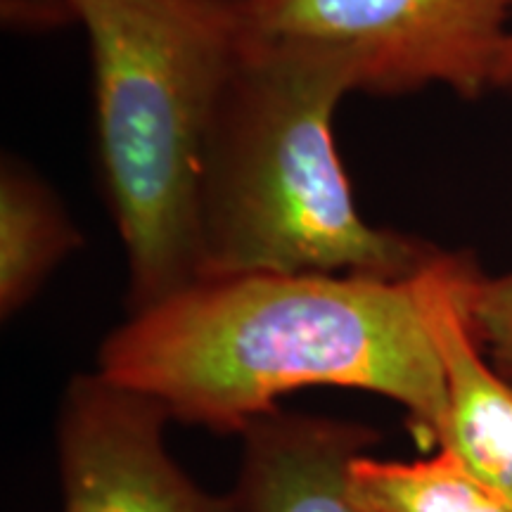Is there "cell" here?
<instances>
[{
  "label": "cell",
  "instance_id": "obj_11",
  "mask_svg": "<svg viewBox=\"0 0 512 512\" xmlns=\"http://www.w3.org/2000/svg\"><path fill=\"white\" fill-rule=\"evenodd\" d=\"M3 17L17 27H53L74 19L64 0H3Z\"/></svg>",
  "mask_w": 512,
  "mask_h": 512
},
{
  "label": "cell",
  "instance_id": "obj_12",
  "mask_svg": "<svg viewBox=\"0 0 512 512\" xmlns=\"http://www.w3.org/2000/svg\"><path fill=\"white\" fill-rule=\"evenodd\" d=\"M498 91L512 93V36H510L508 50H505V57H503L501 79H498Z\"/></svg>",
  "mask_w": 512,
  "mask_h": 512
},
{
  "label": "cell",
  "instance_id": "obj_3",
  "mask_svg": "<svg viewBox=\"0 0 512 512\" xmlns=\"http://www.w3.org/2000/svg\"><path fill=\"white\" fill-rule=\"evenodd\" d=\"M91 43L107 204L128 264L126 311L202 278L197 185L235 57L238 0H64Z\"/></svg>",
  "mask_w": 512,
  "mask_h": 512
},
{
  "label": "cell",
  "instance_id": "obj_9",
  "mask_svg": "<svg viewBox=\"0 0 512 512\" xmlns=\"http://www.w3.org/2000/svg\"><path fill=\"white\" fill-rule=\"evenodd\" d=\"M349 491L370 512H512L510 496L446 448L413 463L363 453L349 467Z\"/></svg>",
  "mask_w": 512,
  "mask_h": 512
},
{
  "label": "cell",
  "instance_id": "obj_8",
  "mask_svg": "<svg viewBox=\"0 0 512 512\" xmlns=\"http://www.w3.org/2000/svg\"><path fill=\"white\" fill-rule=\"evenodd\" d=\"M55 192L27 164L3 157L0 169V313L8 320L46 285L50 273L81 247Z\"/></svg>",
  "mask_w": 512,
  "mask_h": 512
},
{
  "label": "cell",
  "instance_id": "obj_4",
  "mask_svg": "<svg viewBox=\"0 0 512 512\" xmlns=\"http://www.w3.org/2000/svg\"><path fill=\"white\" fill-rule=\"evenodd\" d=\"M242 36L339 55L356 93L498 91L512 0H238Z\"/></svg>",
  "mask_w": 512,
  "mask_h": 512
},
{
  "label": "cell",
  "instance_id": "obj_5",
  "mask_svg": "<svg viewBox=\"0 0 512 512\" xmlns=\"http://www.w3.org/2000/svg\"><path fill=\"white\" fill-rule=\"evenodd\" d=\"M169 420L162 403L102 373L74 377L57 422L64 512H238L171 458Z\"/></svg>",
  "mask_w": 512,
  "mask_h": 512
},
{
  "label": "cell",
  "instance_id": "obj_7",
  "mask_svg": "<svg viewBox=\"0 0 512 512\" xmlns=\"http://www.w3.org/2000/svg\"><path fill=\"white\" fill-rule=\"evenodd\" d=\"M482 273L467 252H448L432 304L444 370L446 448L486 484L512 498V380L484 354L470 323L472 285Z\"/></svg>",
  "mask_w": 512,
  "mask_h": 512
},
{
  "label": "cell",
  "instance_id": "obj_2",
  "mask_svg": "<svg viewBox=\"0 0 512 512\" xmlns=\"http://www.w3.org/2000/svg\"><path fill=\"white\" fill-rule=\"evenodd\" d=\"M356 76L339 55L240 38L207 140L202 278L325 273L411 278L444 249L368 223L339 159L335 114Z\"/></svg>",
  "mask_w": 512,
  "mask_h": 512
},
{
  "label": "cell",
  "instance_id": "obj_1",
  "mask_svg": "<svg viewBox=\"0 0 512 512\" xmlns=\"http://www.w3.org/2000/svg\"><path fill=\"white\" fill-rule=\"evenodd\" d=\"M446 254L401 280L325 273L197 280L112 330L98 373L152 396L171 420L238 437L294 389H361L406 408L415 441L430 451L446 415L432 330Z\"/></svg>",
  "mask_w": 512,
  "mask_h": 512
},
{
  "label": "cell",
  "instance_id": "obj_6",
  "mask_svg": "<svg viewBox=\"0 0 512 512\" xmlns=\"http://www.w3.org/2000/svg\"><path fill=\"white\" fill-rule=\"evenodd\" d=\"M240 437V470L230 491L238 512H370L351 496L349 467L377 444L373 427L278 406Z\"/></svg>",
  "mask_w": 512,
  "mask_h": 512
},
{
  "label": "cell",
  "instance_id": "obj_10",
  "mask_svg": "<svg viewBox=\"0 0 512 512\" xmlns=\"http://www.w3.org/2000/svg\"><path fill=\"white\" fill-rule=\"evenodd\" d=\"M470 323L486 358L512 380V271L479 273L470 294Z\"/></svg>",
  "mask_w": 512,
  "mask_h": 512
}]
</instances>
